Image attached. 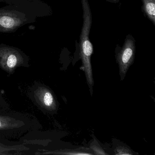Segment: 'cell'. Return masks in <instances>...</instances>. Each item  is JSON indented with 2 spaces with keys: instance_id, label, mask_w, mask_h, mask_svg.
<instances>
[{
  "instance_id": "cell-1",
  "label": "cell",
  "mask_w": 155,
  "mask_h": 155,
  "mask_svg": "<svg viewBox=\"0 0 155 155\" xmlns=\"http://www.w3.org/2000/svg\"><path fill=\"white\" fill-rule=\"evenodd\" d=\"M83 11V24L80 36V56L82 61L81 69L85 72L91 95H93L94 81L91 64L93 47L90 40V33L92 22L91 10L88 0H81Z\"/></svg>"
},
{
  "instance_id": "cell-2",
  "label": "cell",
  "mask_w": 155,
  "mask_h": 155,
  "mask_svg": "<svg viewBox=\"0 0 155 155\" xmlns=\"http://www.w3.org/2000/svg\"><path fill=\"white\" fill-rule=\"evenodd\" d=\"M29 58L16 48L0 44V68L10 74L20 67L29 68Z\"/></svg>"
},
{
  "instance_id": "cell-3",
  "label": "cell",
  "mask_w": 155,
  "mask_h": 155,
  "mask_svg": "<svg viewBox=\"0 0 155 155\" xmlns=\"http://www.w3.org/2000/svg\"><path fill=\"white\" fill-rule=\"evenodd\" d=\"M33 123L24 115L0 112V134L23 133L32 128Z\"/></svg>"
},
{
  "instance_id": "cell-4",
  "label": "cell",
  "mask_w": 155,
  "mask_h": 155,
  "mask_svg": "<svg viewBox=\"0 0 155 155\" xmlns=\"http://www.w3.org/2000/svg\"><path fill=\"white\" fill-rule=\"evenodd\" d=\"M136 53V40L131 34L126 36L123 46L117 44L115 56L119 70L120 80H123L130 67L134 63Z\"/></svg>"
},
{
  "instance_id": "cell-5",
  "label": "cell",
  "mask_w": 155,
  "mask_h": 155,
  "mask_svg": "<svg viewBox=\"0 0 155 155\" xmlns=\"http://www.w3.org/2000/svg\"><path fill=\"white\" fill-rule=\"evenodd\" d=\"M31 97L39 107L47 111H55L58 109L56 97L47 86L37 85L31 91Z\"/></svg>"
},
{
  "instance_id": "cell-6",
  "label": "cell",
  "mask_w": 155,
  "mask_h": 155,
  "mask_svg": "<svg viewBox=\"0 0 155 155\" xmlns=\"http://www.w3.org/2000/svg\"><path fill=\"white\" fill-rule=\"evenodd\" d=\"M26 22V15L23 13L14 11L0 10V32H12Z\"/></svg>"
},
{
  "instance_id": "cell-7",
  "label": "cell",
  "mask_w": 155,
  "mask_h": 155,
  "mask_svg": "<svg viewBox=\"0 0 155 155\" xmlns=\"http://www.w3.org/2000/svg\"><path fill=\"white\" fill-rule=\"evenodd\" d=\"M144 16L155 26V0H141Z\"/></svg>"
},
{
  "instance_id": "cell-8",
  "label": "cell",
  "mask_w": 155,
  "mask_h": 155,
  "mask_svg": "<svg viewBox=\"0 0 155 155\" xmlns=\"http://www.w3.org/2000/svg\"><path fill=\"white\" fill-rule=\"evenodd\" d=\"M90 148L80 147L74 149H63L52 151L51 154H61V155H93ZM94 155V154H93Z\"/></svg>"
},
{
  "instance_id": "cell-9",
  "label": "cell",
  "mask_w": 155,
  "mask_h": 155,
  "mask_svg": "<svg viewBox=\"0 0 155 155\" xmlns=\"http://www.w3.org/2000/svg\"><path fill=\"white\" fill-rule=\"evenodd\" d=\"M90 148L91 151H93L94 155H108L106 151L101 147L97 140L94 139L90 144Z\"/></svg>"
},
{
  "instance_id": "cell-10",
  "label": "cell",
  "mask_w": 155,
  "mask_h": 155,
  "mask_svg": "<svg viewBox=\"0 0 155 155\" xmlns=\"http://www.w3.org/2000/svg\"><path fill=\"white\" fill-rule=\"evenodd\" d=\"M115 155H133L132 150L127 147L123 146H119L115 150Z\"/></svg>"
},
{
  "instance_id": "cell-11",
  "label": "cell",
  "mask_w": 155,
  "mask_h": 155,
  "mask_svg": "<svg viewBox=\"0 0 155 155\" xmlns=\"http://www.w3.org/2000/svg\"><path fill=\"white\" fill-rule=\"evenodd\" d=\"M8 104L3 97L1 92H0V109L8 110Z\"/></svg>"
},
{
  "instance_id": "cell-12",
  "label": "cell",
  "mask_w": 155,
  "mask_h": 155,
  "mask_svg": "<svg viewBox=\"0 0 155 155\" xmlns=\"http://www.w3.org/2000/svg\"><path fill=\"white\" fill-rule=\"evenodd\" d=\"M107 2L112 3H117L119 2L120 0H106Z\"/></svg>"
}]
</instances>
